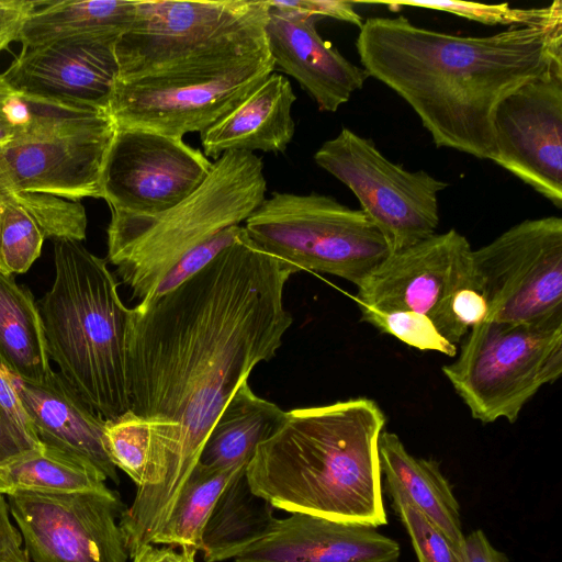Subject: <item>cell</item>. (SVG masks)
I'll return each instance as SVG.
<instances>
[{"label": "cell", "mask_w": 562, "mask_h": 562, "mask_svg": "<svg viewBox=\"0 0 562 562\" xmlns=\"http://www.w3.org/2000/svg\"><path fill=\"white\" fill-rule=\"evenodd\" d=\"M490 160L562 207V59L501 102Z\"/></svg>", "instance_id": "15"}, {"label": "cell", "mask_w": 562, "mask_h": 562, "mask_svg": "<svg viewBox=\"0 0 562 562\" xmlns=\"http://www.w3.org/2000/svg\"><path fill=\"white\" fill-rule=\"evenodd\" d=\"M246 467L215 470L196 463L167 520L150 543L177 546L195 554L201 551L203 529L216 501L228 483Z\"/></svg>", "instance_id": "29"}, {"label": "cell", "mask_w": 562, "mask_h": 562, "mask_svg": "<svg viewBox=\"0 0 562 562\" xmlns=\"http://www.w3.org/2000/svg\"><path fill=\"white\" fill-rule=\"evenodd\" d=\"M386 487L392 508L408 533L418 562H464L443 533L400 490Z\"/></svg>", "instance_id": "33"}, {"label": "cell", "mask_w": 562, "mask_h": 562, "mask_svg": "<svg viewBox=\"0 0 562 562\" xmlns=\"http://www.w3.org/2000/svg\"><path fill=\"white\" fill-rule=\"evenodd\" d=\"M464 559L465 562H508L506 555L495 549L480 529L464 538Z\"/></svg>", "instance_id": "41"}, {"label": "cell", "mask_w": 562, "mask_h": 562, "mask_svg": "<svg viewBox=\"0 0 562 562\" xmlns=\"http://www.w3.org/2000/svg\"><path fill=\"white\" fill-rule=\"evenodd\" d=\"M132 562H195V553L171 547H156L153 543L140 547L132 557Z\"/></svg>", "instance_id": "42"}, {"label": "cell", "mask_w": 562, "mask_h": 562, "mask_svg": "<svg viewBox=\"0 0 562 562\" xmlns=\"http://www.w3.org/2000/svg\"><path fill=\"white\" fill-rule=\"evenodd\" d=\"M0 409L10 422L31 441L41 445L34 434L31 422L25 414L14 386L0 368Z\"/></svg>", "instance_id": "39"}, {"label": "cell", "mask_w": 562, "mask_h": 562, "mask_svg": "<svg viewBox=\"0 0 562 562\" xmlns=\"http://www.w3.org/2000/svg\"><path fill=\"white\" fill-rule=\"evenodd\" d=\"M104 447L116 467L139 487L144 482L149 453V425L131 409L106 420Z\"/></svg>", "instance_id": "31"}, {"label": "cell", "mask_w": 562, "mask_h": 562, "mask_svg": "<svg viewBox=\"0 0 562 562\" xmlns=\"http://www.w3.org/2000/svg\"><path fill=\"white\" fill-rule=\"evenodd\" d=\"M268 12L260 0H136L134 19L115 44L117 78L265 38Z\"/></svg>", "instance_id": "10"}, {"label": "cell", "mask_w": 562, "mask_h": 562, "mask_svg": "<svg viewBox=\"0 0 562 562\" xmlns=\"http://www.w3.org/2000/svg\"><path fill=\"white\" fill-rule=\"evenodd\" d=\"M0 368L32 382L44 380L53 371L37 302L29 288L1 270Z\"/></svg>", "instance_id": "26"}, {"label": "cell", "mask_w": 562, "mask_h": 562, "mask_svg": "<svg viewBox=\"0 0 562 562\" xmlns=\"http://www.w3.org/2000/svg\"><path fill=\"white\" fill-rule=\"evenodd\" d=\"M245 471L223 490L205 524L201 548L205 562L234 559L263 537L277 519L276 508L252 492Z\"/></svg>", "instance_id": "27"}, {"label": "cell", "mask_w": 562, "mask_h": 562, "mask_svg": "<svg viewBox=\"0 0 562 562\" xmlns=\"http://www.w3.org/2000/svg\"><path fill=\"white\" fill-rule=\"evenodd\" d=\"M360 322L389 334L419 350L438 351L449 357L457 355V346L446 340L429 317L412 311H381L360 305Z\"/></svg>", "instance_id": "32"}, {"label": "cell", "mask_w": 562, "mask_h": 562, "mask_svg": "<svg viewBox=\"0 0 562 562\" xmlns=\"http://www.w3.org/2000/svg\"><path fill=\"white\" fill-rule=\"evenodd\" d=\"M471 245L449 229L391 252L357 286L358 306L427 315L449 295L475 286ZM477 289V288H476Z\"/></svg>", "instance_id": "16"}, {"label": "cell", "mask_w": 562, "mask_h": 562, "mask_svg": "<svg viewBox=\"0 0 562 562\" xmlns=\"http://www.w3.org/2000/svg\"><path fill=\"white\" fill-rule=\"evenodd\" d=\"M270 8L294 11L322 18L348 22L361 26V15L353 9L352 1L346 0H266Z\"/></svg>", "instance_id": "36"}, {"label": "cell", "mask_w": 562, "mask_h": 562, "mask_svg": "<svg viewBox=\"0 0 562 562\" xmlns=\"http://www.w3.org/2000/svg\"><path fill=\"white\" fill-rule=\"evenodd\" d=\"M262 160L250 151L220 156L204 182L169 210L142 216L111 211L108 260L139 302L191 250L245 222L266 200Z\"/></svg>", "instance_id": "5"}, {"label": "cell", "mask_w": 562, "mask_h": 562, "mask_svg": "<svg viewBox=\"0 0 562 562\" xmlns=\"http://www.w3.org/2000/svg\"><path fill=\"white\" fill-rule=\"evenodd\" d=\"M5 496L33 562H126L116 521L124 506L108 486L71 493L12 490Z\"/></svg>", "instance_id": "13"}, {"label": "cell", "mask_w": 562, "mask_h": 562, "mask_svg": "<svg viewBox=\"0 0 562 562\" xmlns=\"http://www.w3.org/2000/svg\"><path fill=\"white\" fill-rule=\"evenodd\" d=\"M356 48L368 76L407 102L438 148L490 159L501 102L562 59V16L487 36L441 33L403 15L370 18Z\"/></svg>", "instance_id": "2"}, {"label": "cell", "mask_w": 562, "mask_h": 562, "mask_svg": "<svg viewBox=\"0 0 562 562\" xmlns=\"http://www.w3.org/2000/svg\"><path fill=\"white\" fill-rule=\"evenodd\" d=\"M370 3L387 4L391 9L395 7H413L445 11L487 25H540L562 16V2L560 0H555L543 8L531 9L510 8L508 3L482 4L458 0H401Z\"/></svg>", "instance_id": "30"}, {"label": "cell", "mask_w": 562, "mask_h": 562, "mask_svg": "<svg viewBox=\"0 0 562 562\" xmlns=\"http://www.w3.org/2000/svg\"><path fill=\"white\" fill-rule=\"evenodd\" d=\"M87 214L80 202L40 193H15L5 206L0 229V267L24 273L40 257L44 240L82 241Z\"/></svg>", "instance_id": "22"}, {"label": "cell", "mask_w": 562, "mask_h": 562, "mask_svg": "<svg viewBox=\"0 0 562 562\" xmlns=\"http://www.w3.org/2000/svg\"><path fill=\"white\" fill-rule=\"evenodd\" d=\"M487 321H562V218L525 220L472 251Z\"/></svg>", "instance_id": "12"}, {"label": "cell", "mask_w": 562, "mask_h": 562, "mask_svg": "<svg viewBox=\"0 0 562 562\" xmlns=\"http://www.w3.org/2000/svg\"><path fill=\"white\" fill-rule=\"evenodd\" d=\"M296 269L245 232L172 291L131 308V411L149 425L144 482L120 517L131 552L151 542L195 468L218 415L293 323L284 289Z\"/></svg>", "instance_id": "1"}, {"label": "cell", "mask_w": 562, "mask_h": 562, "mask_svg": "<svg viewBox=\"0 0 562 562\" xmlns=\"http://www.w3.org/2000/svg\"><path fill=\"white\" fill-rule=\"evenodd\" d=\"M212 165L182 138L116 127L102 168L101 198L111 211L154 216L193 193Z\"/></svg>", "instance_id": "14"}, {"label": "cell", "mask_w": 562, "mask_h": 562, "mask_svg": "<svg viewBox=\"0 0 562 562\" xmlns=\"http://www.w3.org/2000/svg\"><path fill=\"white\" fill-rule=\"evenodd\" d=\"M244 232L245 227L241 225L231 226L191 250L159 282L148 301L172 291L196 274Z\"/></svg>", "instance_id": "35"}, {"label": "cell", "mask_w": 562, "mask_h": 562, "mask_svg": "<svg viewBox=\"0 0 562 562\" xmlns=\"http://www.w3.org/2000/svg\"><path fill=\"white\" fill-rule=\"evenodd\" d=\"M441 370L474 419L515 423L533 395L562 374V321L485 319L470 329L457 359Z\"/></svg>", "instance_id": "7"}, {"label": "cell", "mask_w": 562, "mask_h": 562, "mask_svg": "<svg viewBox=\"0 0 562 562\" xmlns=\"http://www.w3.org/2000/svg\"><path fill=\"white\" fill-rule=\"evenodd\" d=\"M292 85L272 71L234 109L200 133L204 155L216 160L226 151L282 153L295 133Z\"/></svg>", "instance_id": "21"}, {"label": "cell", "mask_w": 562, "mask_h": 562, "mask_svg": "<svg viewBox=\"0 0 562 562\" xmlns=\"http://www.w3.org/2000/svg\"><path fill=\"white\" fill-rule=\"evenodd\" d=\"M4 372L41 445L74 456L93 465L106 480L119 482L116 467L104 447L106 420L97 415L58 372L53 370L38 382Z\"/></svg>", "instance_id": "20"}, {"label": "cell", "mask_w": 562, "mask_h": 562, "mask_svg": "<svg viewBox=\"0 0 562 562\" xmlns=\"http://www.w3.org/2000/svg\"><path fill=\"white\" fill-rule=\"evenodd\" d=\"M318 20L269 7L267 47L274 66L293 77L321 111L336 112L362 89L369 76L322 38L316 30Z\"/></svg>", "instance_id": "19"}, {"label": "cell", "mask_w": 562, "mask_h": 562, "mask_svg": "<svg viewBox=\"0 0 562 562\" xmlns=\"http://www.w3.org/2000/svg\"><path fill=\"white\" fill-rule=\"evenodd\" d=\"M314 160L351 190L391 252L436 234L438 194L448 182L393 164L371 139L346 127L323 143Z\"/></svg>", "instance_id": "11"}, {"label": "cell", "mask_w": 562, "mask_h": 562, "mask_svg": "<svg viewBox=\"0 0 562 562\" xmlns=\"http://www.w3.org/2000/svg\"><path fill=\"white\" fill-rule=\"evenodd\" d=\"M379 457L386 486L400 490L443 533L465 562L460 506L438 463L411 454L400 437L391 431L380 435Z\"/></svg>", "instance_id": "23"}, {"label": "cell", "mask_w": 562, "mask_h": 562, "mask_svg": "<svg viewBox=\"0 0 562 562\" xmlns=\"http://www.w3.org/2000/svg\"><path fill=\"white\" fill-rule=\"evenodd\" d=\"M40 446L26 438L0 409V468Z\"/></svg>", "instance_id": "40"}, {"label": "cell", "mask_w": 562, "mask_h": 562, "mask_svg": "<svg viewBox=\"0 0 562 562\" xmlns=\"http://www.w3.org/2000/svg\"><path fill=\"white\" fill-rule=\"evenodd\" d=\"M0 494H7V488L0 483Z\"/></svg>", "instance_id": "45"}, {"label": "cell", "mask_w": 562, "mask_h": 562, "mask_svg": "<svg viewBox=\"0 0 562 562\" xmlns=\"http://www.w3.org/2000/svg\"><path fill=\"white\" fill-rule=\"evenodd\" d=\"M487 304L483 294L473 285L462 288L445 299L430 314L437 331L457 346L470 329L485 321Z\"/></svg>", "instance_id": "34"}, {"label": "cell", "mask_w": 562, "mask_h": 562, "mask_svg": "<svg viewBox=\"0 0 562 562\" xmlns=\"http://www.w3.org/2000/svg\"><path fill=\"white\" fill-rule=\"evenodd\" d=\"M15 91L12 90L0 74V146L15 138L20 130L10 114V100Z\"/></svg>", "instance_id": "43"}, {"label": "cell", "mask_w": 562, "mask_h": 562, "mask_svg": "<svg viewBox=\"0 0 562 562\" xmlns=\"http://www.w3.org/2000/svg\"><path fill=\"white\" fill-rule=\"evenodd\" d=\"M116 42L77 37L22 47L1 75L26 97L106 109L119 76Z\"/></svg>", "instance_id": "17"}, {"label": "cell", "mask_w": 562, "mask_h": 562, "mask_svg": "<svg viewBox=\"0 0 562 562\" xmlns=\"http://www.w3.org/2000/svg\"><path fill=\"white\" fill-rule=\"evenodd\" d=\"M285 417V411L255 394L245 380L211 428L198 464L215 470L247 465Z\"/></svg>", "instance_id": "24"}, {"label": "cell", "mask_w": 562, "mask_h": 562, "mask_svg": "<svg viewBox=\"0 0 562 562\" xmlns=\"http://www.w3.org/2000/svg\"><path fill=\"white\" fill-rule=\"evenodd\" d=\"M15 193H10L0 187V229H1V221L2 214L5 206L12 201ZM1 270V267H0ZM2 271V270H1Z\"/></svg>", "instance_id": "44"}, {"label": "cell", "mask_w": 562, "mask_h": 562, "mask_svg": "<svg viewBox=\"0 0 562 562\" xmlns=\"http://www.w3.org/2000/svg\"><path fill=\"white\" fill-rule=\"evenodd\" d=\"M244 227L256 245L297 272L327 273L356 286L391 254L361 210L325 194L273 192Z\"/></svg>", "instance_id": "8"}, {"label": "cell", "mask_w": 562, "mask_h": 562, "mask_svg": "<svg viewBox=\"0 0 562 562\" xmlns=\"http://www.w3.org/2000/svg\"><path fill=\"white\" fill-rule=\"evenodd\" d=\"M54 267L53 284L37 302L48 357L97 415L114 419L131 408V308L120 297L108 261L81 241L55 240Z\"/></svg>", "instance_id": "4"}, {"label": "cell", "mask_w": 562, "mask_h": 562, "mask_svg": "<svg viewBox=\"0 0 562 562\" xmlns=\"http://www.w3.org/2000/svg\"><path fill=\"white\" fill-rule=\"evenodd\" d=\"M398 543L375 527L304 513L277 518L236 562H398Z\"/></svg>", "instance_id": "18"}, {"label": "cell", "mask_w": 562, "mask_h": 562, "mask_svg": "<svg viewBox=\"0 0 562 562\" xmlns=\"http://www.w3.org/2000/svg\"><path fill=\"white\" fill-rule=\"evenodd\" d=\"M116 131L106 109L70 106L30 121L0 146V187L68 201L101 198V173Z\"/></svg>", "instance_id": "9"}, {"label": "cell", "mask_w": 562, "mask_h": 562, "mask_svg": "<svg viewBox=\"0 0 562 562\" xmlns=\"http://www.w3.org/2000/svg\"><path fill=\"white\" fill-rule=\"evenodd\" d=\"M105 476L93 465L60 450L41 445L0 468L7 488L71 493L106 487Z\"/></svg>", "instance_id": "28"}, {"label": "cell", "mask_w": 562, "mask_h": 562, "mask_svg": "<svg viewBox=\"0 0 562 562\" xmlns=\"http://www.w3.org/2000/svg\"><path fill=\"white\" fill-rule=\"evenodd\" d=\"M0 562H30L22 536L10 519L5 494H0Z\"/></svg>", "instance_id": "38"}, {"label": "cell", "mask_w": 562, "mask_h": 562, "mask_svg": "<svg viewBox=\"0 0 562 562\" xmlns=\"http://www.w3.org/2000/svg\"><path fill=\"white\" fill-rule=\"evenodd\" d=\"M385 423L367 397L291 409L248 462V484L277 509L385 525L379 457Z\"/></svg>", "instance_id": "3"}, {"label": "cell", "mask_w": 562, "mask_h": 562, "mask_svg": "<svg viewBox=\"0 0 562 562\" xmlns=\"http://www.w3.org/2000/svg\"><path fill=\"white\" fill-rule=\"evenodd\" d=\"M38 0H0V52L18 41L21 27Z\"/></svg>", "instance_id": "37"}, {"label": "cell", "mask_w": 562, "mask_h": 562, "mask_svg": "<svg viewBox=\"0 0 562 562\" xmlns=\"http://www.w3.org/2000/svg\"><path fill=\"white\" fill-rule=\"evenodd\" d=\"M274 67L265 37L142 76L117 78L106 109L117 128L183 138L228 113Z\"/></svg>", "instance_id": "6"}, {"label": "cell", "mask_w": 562, "mask_h": 562, "mask_svg": "<svg viewBox=\"0 0 562 562\" xmlns=\"http://www.w3.org/2000/svg\"><path fill=\"white\" fill-rule=\"evenodd\" d=\"M136 0H41L18 36L22 47L91 37L117 41L131 25Z\"/></svg>", "instance_id": "25"}]
</instances>
